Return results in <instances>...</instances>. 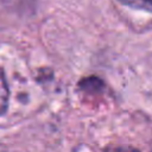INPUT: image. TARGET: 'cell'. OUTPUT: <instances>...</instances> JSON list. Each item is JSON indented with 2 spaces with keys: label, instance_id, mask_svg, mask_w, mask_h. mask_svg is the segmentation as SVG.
Here are the masks:
<instances>
[{
  "label": "cell",
  "instance_id": "3957f363",
  "mask_svg": "<svg viewBox=\"0 0 152 152\" xmlns=\"http://www.w3.org/2000/svg\"><path fill=\"white\" fill-rule=\"evenodd\" d=\"M102 152H140L131 145H108Z\"/></svg>",
  "mask_w": 152,
  "mask_h": 152
},
{
  "label": "cell",
  "instance_id": "6da1fadb",
  "mask_svg": "<svg viewBox=\"0 0 152 152\" xmlns=\"http://www.w3.org/2000/svg\"><path fill=\"white\" fill-rule=\"evenodd\" d=\"M8 101H10V88L5 71L0 66V116H2L7 112Z\"/></svg>",
  "mask_w": 152,
  "mask_h": 152
},
{
  "label": "cell",
  "instance_id": "7a4b0ae2",
  "mask_svg": "<svg viewBox=\"0 0 152 152\" xmlns=\"http://www.w3.org/2000/svg\"><path fill=\"white\" fill-rule=\"evenodd\" d=\"M124 5L131 6L133 8L144 10L146 12H151V0H118Z\"/></svg>",
  "mask_w": 152,
  "mask_h": 152
}]
</instances>
